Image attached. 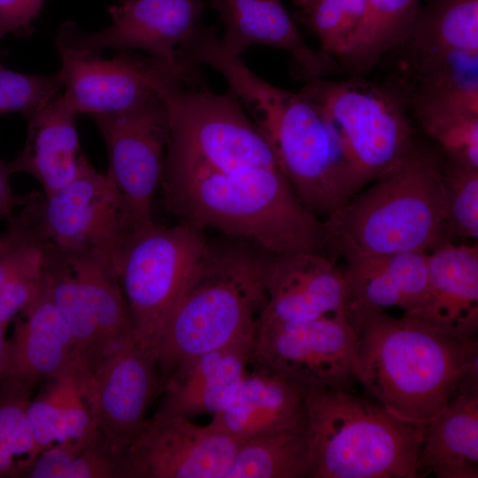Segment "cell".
Instances as JSON below:
<instances>
[{"label": "cell", "mask_w": 478, "mask_h": 478, "mask_svg": "<svg viewBox=\"0 0 478 478\" xmlns=\"http://www.w3.org/2000/svg\"><path fill=\"white\" fill-rule=\"evenodd\" d=\"M161 187L180 221L250 241L270 254L321 253L323 223L280 168L223 173L168 138Z\"/></svg>", "instance_id": "1"}, {"label": "cell", "mask_w": 478, "mask_h": 478, "mask_svg": "<svg viewBox=\"0 0 478 478\" xmlns=\"http://www.w3.org/2000/svg\"><path fill=\"white\" fill-rule=\"evenodd\" d=\"M346 311L357 335V382L403 420L425 424L478 375L477 339L452 337L383 309L348 304Z\"/></svg>", "instance_id": "2"}, {"label": "cell", "mask_w": 478, "mask_h": 478, "mask_svg": "<svg viewBox=\"0 0 478 478\" xmlns=\"http://www.w3.org/2000/svg\"><path fill=\"white\" fill-rule=\"evenodd\" d=\"M189 60L220 72L267 139L278 165L300 203L325 219L348 199L337 135L303 91L274 86L228 53L214 28L198 33L187 49Z\"/></svg>", "instance_id": "3"}, {"label": "cell", "mask_w": 478, "mask_h": 478, "mask_svg": "<svg viewBox=\"0 0 478 478\" xmlns=\"http://www.w3.org/2000/svg\"><path fill=\"white\" fill-rule=\"evenodd\" d=\"M444 161L416 142L388 172L327 217L323 249L348 255L429 252L451 241L445 224Z\"/></svg>", "instance_id": "4"}, {"label": "cell", "mask_w": 478, "mask_h": 478, "mask_svg": "<svg viewBox=\"0 0 478 478\" xmlns=\"http://www.w3.org/2000/svg\"><path fill=\"white\" fill-rule=\"evenodd\" d=\"M207 249L156 350L162 383L181 364L255 335L266 303L268 252L227 236Z\"/></svg>", "instance_id": "5"}, {"label": "cell", "mask_w": 478, "mask_h": 478, "mask_svg": "<svg viewBox=\"0 0 478 478\" xmlns=\"http://www.w3.org/2000/svg\"><path fill=\"white\" fill-rule=\"evenodd\" d=\"M310 478H417L423 425L343 389L306 393Z\"/></svg>", "instance_id": "6"}, {"label": "cell", "mask_w": 478, "mask_h": 478, "mask_svg": "<svg viewBox=\"0 0 478 478\" xmlns=\"http://www.w3.org/2000/svg\"><path fill=\"white\" fill-rule=\"evenodd\" d=\"M301 91L337 135L348 199L392 168L415 143L402 99L388 89L361 79L315 77Z\"/></svg>", "instance_id": "7"}, {"label": "cell", "mask_w": 478, "mask_h": 478, "mask_svg": "<svg viewBox=\"0 0 478 478\" xmlns=\"http://www.w3.org/2000/svg\"><path fill=\"white\" fill-rule=\"evenodd\" d=\"M20 205L8 227L42 246L101 252L114 268L135 231L120 196L88 158L67 185L50 194L30 192Z\"/></svg>", "instance_id": "8"}, {"label": "cell", "mask_w": 478, "mask_h": 478, "mask_svg": "<svg viewBox=\"0 0 478 478\" xmlns=\"http://www.w3.org/2000/svg\"><path fill=\"white\" fill-rule=\"evenodd\" d=\"M209 240L180 221L135 230L120 255L116 273L135 336L155 351L165 325L190 282Z\"/></svg>", "instance_id": "9"}, {"label": "cell", "mask_w": 478, "mask_h": 478, "mask_svg": "<svg viewBox=\"0 0 478 478\" xmlns=\"http://www.w3.org/2000/svg\"><path fill=\"white\" fill-rule=\"evenodd\" d=\"M356 345V331L347 311L308 320L258 322L250 364L306 391H351L358 382Z\"/></svg>", "instance_id": "10"}, {"label": "cell", "mask_w": 478, "mask_h": 478, "mask_svg": "<svg viewBox=\"0 0 478 478\" xmlns=\"http://www.w3.org/2000/svg\"><path fill=\"white\" fill-rule=\"evenodd\" d=\"M91 119L106 146L105 175L120 196L135 230L151 225L169 136L164 102L153 90L134 106Z\"/></svg>", "instance_id": "11"}, {"label": "cell", "mask_w": 478, "mask_h": 478, "mask_svg": "<svg viewBox=\"0 0 478 478\" xmlns=\"http://www.w3.org/2000/svg\"><path fill=\"white\" fill-rule=\"evenodd\" d=\"M77 379L100 436L120 460L159 386L156 351L131 332Z\"/></svg>", "instance_id": "12"}, {"label": "cell", "mask_w": 478, "mask_h": 478, "mask_svg": "<svg viewBox=\"0 0 478 478\" xmlns=\"http://www.w3.org/2000/svg\"><path fill=\"white\" fill-rule=\"evenodd\" d=\"M240 440L183 416L152 418L120 460V478H227Z\"/></svg>", "instance_id": "13"}, {"label": "cell", "mask_w": 478, "mask_h": 478, "mask_svg": "<svg viewBox=\"0 0 478 478\" xmlns=\"http://www.w3.org/2000/svg\"><path fill=\"white\" fill-rule=\"evenodd\" d=\"M203 0H127L109 12L112 23L95 32L76 23L62 24L56 45L100 52L105 49H140L173 66L179 50L201 25Z\"/></svg>", "instance_id": "14"}, {"label": "cell", "mask_w": 478, "mask_h": 478, "mask_svg": "<svg viewBox=\"0 0 478 478\" xmlns=\"http://www.w3.org/2000/svg\"><path fill=\"white\" fill-rule=\"evenodd\" d=\"M266 303L258 322L301 321L346 311L344 270L322 253L269 254Z\"/></svg>", "instance_id": "15"}, {"label": "cell", "mask_w": 478, "mask_h": 478, "mask_svg": "<svg viewBox=\"0 0 478 478\" xmlns=\"http://www.w3.org/2000/svg\"><path fill=\"white\" fill-rule=\"evenodd\" d=\"M64 100L78 113L90 117L127 109L153 89L143 71V56L121 50L112 58L100 52L57 46Z\"/></svg>", "instance_id": "16"}, {"label": "cell", "mask_w": 478, "mask_h": 478, "mask_svg": "<svg viewBox=\"0 0 478 478\" xmlns=\"http://www.w3.org/2000/svg\"><path fill=\"white\" fill-rule=\"evenodd\" d=\"M428 287L423 302L403 316L447 335L477 339L478 246L448 241L428 252Z\"/></svg>", "instance_id": "17"}, {"label": "cell", "mask_w": 478, "mask_h": 478, "mask_svg": "<svg viewBox=\"0 0 478 478\" xmlns=\"http://www.w3.org/2000/svg\"><path fill=\"white\" fill-rule=\"evenodd\" d=\"M74 366L85 369L73 335L43 284L35 300L19 314L7 341L0 382L31 389L36 382L52 380Z\"/></svg>", "instance_id": "18"}, {"label": "cell", "mask_w": 478, "mask_h": 478, "mask_svg": "<svg viewBox=\"0 0 478 478\" xmlns=\"http://www.w3.org/2000/svg\"><path fill=\"white\" fill-rule=\"evenodd\" d=\"M225 27V50L240 55L256 44L290 53L294 74L305 81L322 77L336 67L335 59L312 49L280 0H210Z\"/></svg>", "instance_id": "19"}, {"label": "cell", "mask_w": 478, "mask_h": 478, "mask_svg": "<svg viewBox=\"0 0 478 478\" xmlns=\"http://www.w3.org/2000/svg\"><path fill=\"white\" fill-rule=\"evenodd\" d=\"M255 335L181 364L163 384L154 418L200 414L224 410L237 391L250 364Z\"/></svg>", "instance_id": "20"}, {"label": "cell", "mask_w": 478, "mask_h": 478, "mask_svg": "<svg viewBox=\"0 0 478 478\" xmlns=\"http://www.w3.org/2000/svg\"><path fill=\"white\" fill-rule=\"evenodd\" d=\"M77 115L59 93L26 116L25 143L18 156L8 162L11 173L32 176L44 194L71 182L87 159L79 143Z\"/></svg>", "instance_id": "21"}, {"label": "cell", "mask_w": 478, "mask_h": 478, "mask_svg": "<svg viewBox=\"0 0 478 478\" xmlns=\"http://www.w3.org/2000/svg\"><path fill=\"white\" fill-rule=\"evenodd\" d=\"M307 391L253 366L227 406L210 422L236 439L285 429H305Z\"/></svg>", "instance_id": "22"}, {"label": "cell", "mask_w": 478, "mask_h": 478, "mask_svg": "<svg viewBox=\"0 0 478 478\" xmlns=\"http://www.w3.org/2000/svg\"><path fill=\"white\" fill-rule=\"evenodd\" d=\"M478 477V381L465 382L447 405L423 424L417 477Z\"/></svg>", "instance_id": "23"}, {"label": "cell", "mask_w": 478, "mask_h": 478, "mask_svg": "<svg viewBox=\"0 0 478 478\" xmlns=\"http://www.w3.org/2000/svg\"><path fill=\"white\" fill-rule=\"evenodd\" d=\"M343 258L348 304L383 310L398 307L407 312L427 295L428 252L354 254Z\"/></svg>", "instance_id": "24"}, {"label": "cell", "mask_w": 478, "mask_h": 478, "mask_svg": "<svg viewBox=\"0 0 478 478\" xmlns=\"http://www.w3.org/2000/svg\"><path fill=\"white\" fill-rule=\"evenodd\" d=\"M405 42L412 65L478 57V0H426Z\"/></svg>", "instance_id": "25"}, {"label": "cell", "mask_w": 478, "mask_h": 478, "mask_svg": "<svg viewBox=\"0 0 478 478\" xmlns=\"http://www.w3.org/2000/svg\"><path fill=\"white\" fill-rule=\"evenodd\" d=\"M63 251L68 256L85 304L96 322L105 355L122 337L133 332L113 264L96 251Z\"/></svg>", "instance_id": "26"}, {"label": "cell", "mask_w": 478, "mask_h": 478, "mask_svg": "<svg viewBox=\"0 0 478 478\" xmlns=\"http://www.w3.org/2000/svg\"><path fill=\"white\" fill-rule=\"evenodd\" d=\"M421 0H366V13L351 43L338 58L348 70H370L408 38Z\"/></svg>", "instance_id": "27"}, {"label": "cell", "mask_w": 478, "mask_h": 478, "mask_svg": "<svg viewBox=\"0 0 478 478\" xmlns=\"http://www.w3.org/2000/svg\"><path fill=\"white\" fill-rule=\"evenodd\" d=\"M305 429L268 432L240 441L227 478H310Z\"/></svg>", "instance_id": "28"}, {"label": "cell", "mask_w": 478, "mask_h": 478, "mask_svg": "<svg viewBox=\"0 0 478 478\" xmlns=\"http://www.w3.org/2000/svg\"><path fill=\"white\" fill-rule=\"evenodd\" d=\"M10 240L0 251V322H9L39 295L44 280L42 245L8 227Z\"/></svg>", "instance_id": "29"}, {"label": "cell", "mask_w": 478, "mask_h": 478, "mask_svg": "<svg viewBox=\"0 0 478 478\" xmlns=\"http://www.w3.org/2000/svg\"><path fill=\"white\" fill-rule=\"evenodd\" d=\"M423 131L448 162L478 169V113L444 104L410 101Z\"/></svg>", "instance_id": "30"}, {"label": "cell", "mask_w": 478, "mask_h": 478, "mask_svg": "<svg viewBox=\"0 0 478 478\" xmlns=\"http://www.w3.org/2000/svg\"><path fill=\"white\" fill-rule=\"evenodd\" d=\"M295 19L319 40L321 51L337 59L356 35L366 13V0H293Z\"/></svg>", "instance_id": "31"}, {"label": "cell", "mask_w": 478, "mask_h": 478, "mask_svg": "<svg viewBox=\"0 0 478 478\" xmlns=\"http://www.w3.org/2000/svg\"><path fill=\"white\" fill-rule=\"evenodd\" d=\"M445 224L451 237L477 241L478 169L444 162Z\"/></svg>", "instance_id": "32"}, {"label": "cell", "mask_w": 478, "mask_h": 478, "mask_svg": "<svg viewBox=\"0 0 478 478\" xmlns=\"http://www.w3.org/2000/svg\"><path fill=\"white\" fill-rule=\"evenodd\" d=\"M63 89L59 73L27 74L12 71L0 63V115L20 112L27 116Z\"/></svg>", "instance_id": "33"}, {"label": "cell", "mask_w": 478, "mask_h": 478, "mask_svg": "<svg viewBox=\"0 0 478 478\" xmlns=\"http://www.w3.org/2000/svg\"><path fill=\"white\" fill-rule=\"evenodd\" d=\"M30 389L3 382L0 390V443L14 456L27 455L20 470L35 459V441L27 418Z\"/></svg>", "instance_id": "34"}, {"label": "cell", "mask_w": 478, "mask_h": 478, "mask_svg": "<svg viewBox=\"0 0 478 478\" xmlns=\"http://www.w3.org/2000/svg\"><path fill=\"white\" fill-rule=\"evenodd\" d=\"M79 370L78 367H71L54 379L58 384L60 409L66 441L87 445L99 433L78 383Z\"/></svg>", "instance_id": "35"}, {"label": "cell", "mask_w": 478, "mask_h": 478, "mask_svg": "<svg viewBox=\"0 0 478 478\" xmlns=\"http://www.w3.org/2000/svg\"><path fill=\"white\" fill-rule=\"evenodd\" d=\"M48 390L27 406V418L35 441V458L54 442H66L61 415L59 389L56 379Z\"/></svg>", "instance_id": "36"}, {"label": "cell", "mask_w": 478, "mask_h": 478, "mask_svg": "<svg viewBox=\"0 0 478 478\" xmlns=\"http://www.w3.org/2000/svg\"><path fill=\"white\" fill-rule=\"evenodd\" d=\"M120 478V459L100 435L73 459L62 478Z\"/></svg>", "instance_id": "37"}, {"label": "cell", "mask_w": 478, "mask_h": 478, "mask_svg": "<svg viewBox=\"0 0 478 478\" xmlns=\"http://www.w3.org/2000/svg\"><path fill=\"white\" fill-rule=\"evenodd\" d=\"M85 446L72 441L57 443L42 451L20 471L29 478H62L66 469Z\"/></svg>", "instance_id": "38"}, {"label": "cell", "mask_w": 478, "mask_h": 478, "mask_svg": "<svg viewBox=\"0 0 478 478\" xmlns=\"http://www.w3.org/2000/svg\"><path fill=\"white\" fill-rule=\"evenodd\" d=\"M46 0H0V41L8 34L26 35Z\"/></svg>", "instance_id": "39"}, {"label": "cell", "mask_w": 478, "mask_h": 478, "mask_svg": "<svg viewBox=\"0 0 478 478\" xmlns=\"http://www.w3.org/2000/svg\"><path fill=\"white\" fill-rule=\"evenodd\" d=\"M11 174L8 163L0 159V218L10 216L14 208L21 202V197L15 195L12 189Z\"/></svg>", "instance_id": "40"}, {"label": "cell", "mask_w": 478, "mask_h": 478, "mask_svg": "<svg viewBox=\"0 0 478 478\" xmlns=\"http://www.w3.org/2000/svg\"><path fill=\"white\" fill-rule=\"evenodd\" d=\"M14 457L8 448L0 443V475L18 474L19 467L15 464Z\"/></svg>", "instance_id": "41"}, {"label": "cell", "mask_w": 478, "mask_h": 478, "mask_svg": "<svg viewBox=\"0 0 478 478\" xmlns=\"http://www.w3.org/2000/svg\"><path fill=\"white\" fill-rule=\"evenodd\" d=\"M7 326L0 322V378L3 374L5 354H6V346L7 340H5V328Z\"/></svg>", "instance_id": "42"}, {"label": "cell", "mask_w": 478, "mask_h": 478, "mask_svg": "<svg viewBox=\"0 0 478 478\" xmlns=\"http://www.w3.org/2000/svg\"><path fill=\"white\" fill-rule=\"evenodd\" d=\"M10 236L11 235L8 230L0 234V251L7 244L10 240Z\"/></svg>", "instance_id": "43"}, {"label": "cell", "mask_w": 478, "mask_h": 478, "mask_svg": "<svg viewBox=\"0 0 478 478\" xmlns=\"http://www.w3.org/2000/svg\"><path fill=\"white\" fill-rule=\"evenodd\" d=\"M125 1H127V0H120V3H121V2H125Z\"/></svg>", "instance_id": "44"}]
</instances>
